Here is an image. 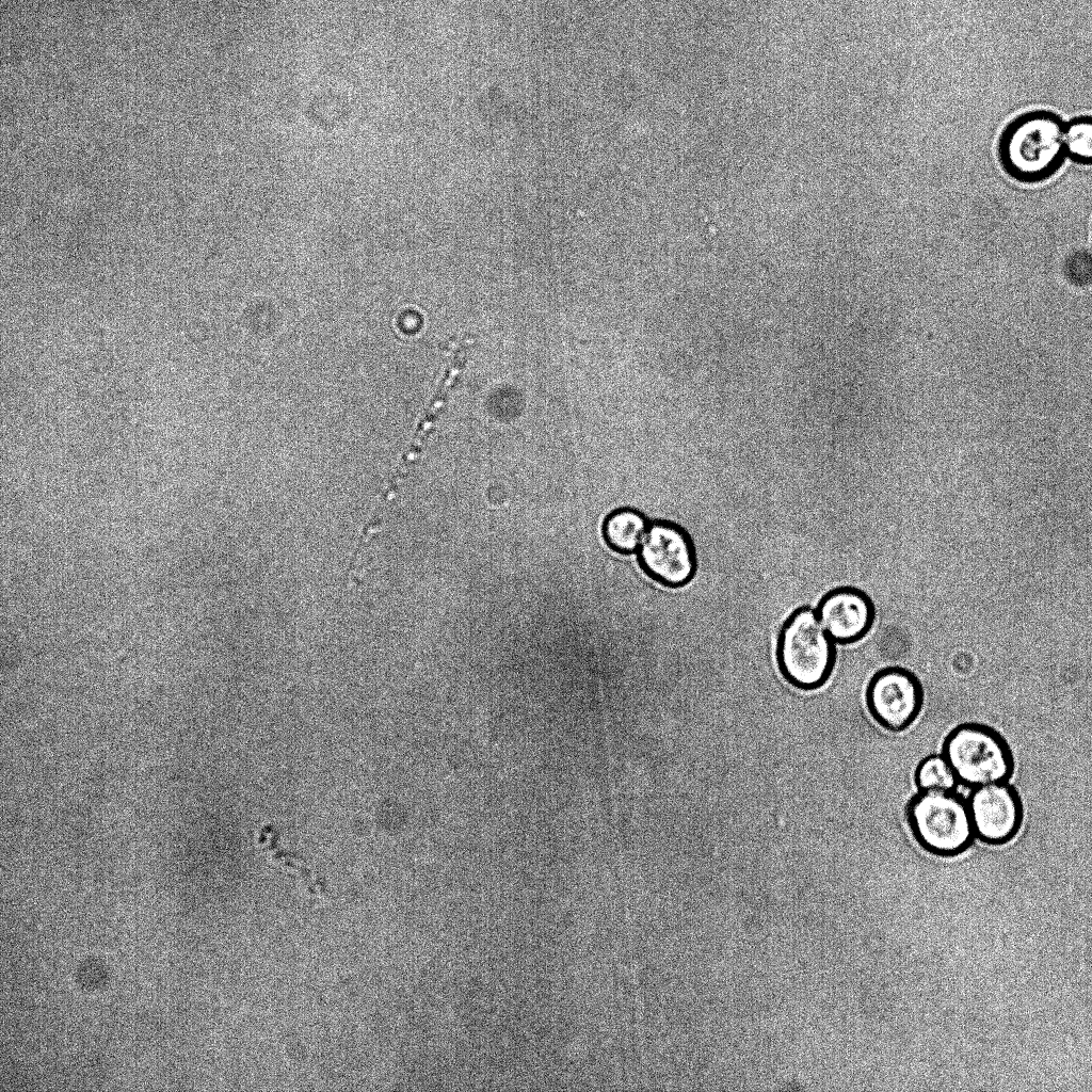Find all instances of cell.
<instances>
[{
	"label": "cell",
	"mask_w": 1092,
	"mask_h": 1092,
	"mask_svg": "<svg viewBox=\"0 0 1092 1092\" xmlns=\"http://www.w3.org/2000/svg\"><path fill=\"white\" fill-rule=\"evenodd\" d=\"M1062 118L1048 110H1033L1012 119L998 141L1003 171L1022 183H1037L1051 177L1066 154Z\"/></svg>",
	"instance_id": "1"
},
{
	"label": "cell",
	"mask_w": 1092,
	"mask_h": 1092,
	"mask_svg": "<svg viewBox=\"0 0 1092 1092\" xmlns=\"http://www.w3.org/2000/svg\"><path fill=\"white\" fill-rule=\"evenodd\" d=\"M836 654L834 640L816 610L800 608L783 624L776 645L777 667L794 688L809 691L825 685L833 673Z\"/></svg>",
	"instance_id": "2"
},
{
	"label": "cell",
	"mask_w": 1092,
	"mask_h": 1092,
	"mask_svg": "<svg viewBox=\"0 0 1092 1092\" xmlns=\"http://www.w3.org/2000/svg\"><path fill=\"white\" fill-rule=\"evenodd\" d=\"M908 826L928 852L952 856L976 837L967 799L957 790H918L905 807Z\"/></svg>",
	"instance_id": "3"
},
{
	"label": "cell",
	"mask_w": 1092,
	"mask_h": 1092,
	"mask_svg": "<svg viewBox=\"0 0 1092 1092\" xmlns=\"http://www.w3.org/2000/svg\"><path fill=\"white\" fill-rule=\"evenodd\" d=\"M942 754L960 784L970 789L1009 782L1014 757L1007 740L982 723H962L952 728L942 744Z\"/></svg>",
	"instance_id": "4"
},
{
	"label": "cell",
	"mask_w": 1092,
	"mask_h": 1092,
	"mask_svg": "<svg viewBox=\"0 0 1092 1092\" xmlns=\"http://www.w3.org/2000/svg\"><path fill=\"white\" fill-rule=\"evenodd\" d=\"M865 701L870 716L881 727L900 733L917 720L925 691L912 671L898 665L886 667L870 678Z\"/></svg>",
	"instance_id": "5"
},
{
	"label": "cell",
	"mask_w": 1092,
	"mask_h": 1092,
	"mask_svg": "<svg viewBox=\"0 0 1092 1092\" xmlns=\"http://www.w3.org/2000/svg\"><path fill=\"white\" fill-rule=\"evenodd\" d=\"M645 572L663 585L685 587L696 573V558L689 535L678 526L654 523L646 530L640 548Z\"/></svg>",
	"instance_id": "6"
},
{
	"label": "cell",
	"mask_w": 1092,
	"mask_h": 1092,
	"mask_svg": "<svg viewBox=\"0 0 1092 1092\" xmlns=\"http://www.w3.org/2000/svg\"><path fill=\"white\" fill-rule=\"evenodd\" d=\"M976 837L989 845H1003L1019 832L1024 819L1023 801L1009 782L973 788L967 797Z\"/></svg>",
	"instance_id": "7"
},
{
	"label": "cell",
	"mask_w": 1092,
	"mask_h": 1092,
	"mask_svg": "<svg viewBox=\"0 0 1092 1092\" xmlns=\"http://www.w3.org/2000/svg\"><path fill=\"white\" fill-rule=\"evenodd\" d=\"M817 614L834 642L851 644L862 640L870 631L876 610L872 600L863 591L841 588L822 597Z\"/></svg>",
	"instance_id": "8"
},
{
	"label": "cell",
	"mask_w": 1092,
	"mask_h": 1092,
	"mask_svg": "<svg viewBox=\"0 0 1092 1092\" xmlns=\"http://www.w3.org/2000/svg\"><path fill=\"white\" fill-rule=\"evenodd\" d=\"M603 531L607 544L612 549L629 553L641 545L646 532V521L644 516L635 510H617L607 517Z\"/></svg>",
	"instance_id": "9"
},
{
	"label": "cell",
	"mask_w": 1092,
	"mask_h": 1092,
	"mask_svg": "<svg viewBox=\"0 0 1092 1092\" xmlns=\"http://www.w3.org/2000/svg\"><path fill=\"white\" fill-rule=\"evenodd\" d=\"M914 782L918 790H956L960 785L942 753L928 755L918 762Z\"/></svg>",
	"instance_id": "10"
},
{
	"label": "cell",
	"mask_w": 1092,
	"mask_h": 1092,
	"mask_svg": "<svg viewBox=\"0 0 1092 1092\" xmlns=\"http://www.w3.org/2000/svg\"><path fill=\"white\" fill-rule=\"evenodd\" d=\"M1066 157L1081 165H1092V115L1072 118L1064 126Z\"/></svg>",
	"instance_id": "11"
}]
</instances>
